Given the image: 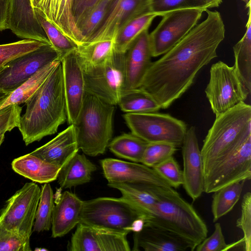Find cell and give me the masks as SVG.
<instances>
[{
    "label": "cell",
    "instance_id": "6da1fadb",
    "mask_svg": "<svg viewBox=\"0 0 251 251\" xmlns=\"http://www.w3.org/2000/svg\"><path fill=\"white\" fill-rule=\"evenodd\" d=\"M206 18L197 24L178 43L151 62L139 88L150 94L161 109L169 107L193 84L199 71L217 56L225 27L217 11H205Z\"/></svg>",
    "mask_w": 251,
    "mask_h": 251
},
{
    "label": "cell",
    "instance_id": "d6986e66",
    "mask_svg": "<svg viewBox=\"0 0 251 251\" xmlns=\"http://www.w3.org/2000/svg\"><path fill=\"white\" fill-rule=\"evenodd\" d=\"M76 50L70 52L61 60L69 125L76 122L85 92L83 70Z\"/></svg>",
    "mask_w": 251,
    "mask_h": 251
},
{
    "label": "cell",
    "instance_id": "30bf717a",
    "mask_svg": "<svg viewBox=\"0 0 251 251\" xmlns=\"http://www.w3.org/2000/svg\"><path fill=\"white\" fill-rule=\"evenodd\" d=\"M41 194V188L28 182L12 195L0 212V224L7 229L30 238Z\"/></svg>",
    "mask_w": 251,
    "mask_h": 251
},
{
    "label": "cell",
    "instance_id": "7c38bea8",
    "mask_svg": "<svg viewBox=\"0 0 251 251\" xmlns=\"http://www.w3.org/2000/svg\"><path fill=\"white\" fill-rule=\"evenodd\" d=\"M58 59L50 44L14 59L0 69V89L11 93L40 69Z\"/></svg>",
    "mask_w": 251,
    "mask_h": 251
},
{
    "label": "cell",
    "instance_id": "f546056e",
    "mask_svg": "<svg viewBox=\"0 0 251 251\" xmlns=\"http://www.w3.org/2000/svg\"><path fill=\"white\" fill-rule=\"evenodd\" d=\"M61 60H56L46 65L19 87L12 91L0 106V109L11 104L20 105L26 100L44 82Z\"/></svg>",
    "mask_w": 251,
    "mask_h": 251
},
{
    "label": "cell",
    "instance_id": "9a60e30c",
    "mask_svg": "<svg viewBox=\"0 0 251 251\" xmlns=\"http://www.w3.org/2000/svg\"><path fill=\"white\" fill-rule=\"evenodd\" d=\"M34 10L50 22L78 47L84 39L75 20V12L84 0H30Z\"/></svg>",
    "mask_w": 251,
    "mask_h": 251
},
{
    "label": "cell",
    "instance_id": "8992f818",
    "mask_svg": "<svg viewBox=\"0 0 251 251\" xmlns=\"http://www.w3.org/2000/svg\"><path fill=\"white\" fill-rule=\"evenodd\" d=\"M115 105L85 91L83 104L74 125L79 149L87 155L103 154L112 138Z\"/></svg>",
    "mask_w": 251,
    "mask_h": 251
},
{
    "label": "cell",
    "instance_id": "f907efd6",
    "mask_svg": "<svg viewBox=\"0 0 251 251\" xmlns=\"http://www.w3.org/2000/svg\"><path fill=\"white\" fill-rule=\"evenodd\" d=\"M244 1L246 4V7L251 4V0H241Z\"/></svg>",
    "mask_w": 251,
    "mask_h": 251
},
{
    "label": "cell",
    "instance_id": "2e32d148",
    "mask_svg": "<svg viewBox=\"0 0 251 251\" xmlns=\"http://www.w3.org/2000/svg\"><path fill=\"white\" fill-rule=\"evenodd\" d=\"M70 251H129L126 235L78 224L68 246Z\"/></svg>",
    "mask_w": 251,
    "mask_h": 251
},
{
    "label": "cell",
    "instance_id": "ac0fdd59",
    "mask_svg": "<svg viewBox=\"0 0 251 251\" xmlns=\"http://www.w3.org/2000/svg\"><path fill=\"white\" fill-rule=\"evenodd\" d=\"M100 165L108 183L142 184L172 187L154 169L142 163L108 158L101 160Z\"/></svg>",
    "mask_w": 251,
    "mask_h": 251
},
{
    "label": "cell",
    "instance_id": "ffe728a7",
    "mask_svg": "<svg viewBox=\"0 0 251 251\" xmlns=\"http://www.w3.org/2000/svg\"><path fill=\"white\" fill-rule=\"evenodd\" d=\"M152 57L149 33L147 29L138 35L125 53L121 92L140 87L151 65Z\"/></svg>",
    "mask_w": 251,
    "mask_h": 251
},
{
    "label": "cell",
    "instance_id": "ba28073f",
    "mask_svg": "<svg viewBox=\"0 0 251 251\" xmlns=\"http://www.w3.org/2000/svg\"><path fill=\"white\" fill-rule=\"evenodd\" d=\"M205 93L216 117L245 102L250 96L234 66H229L222 61L211 66Z\"/></svg>",
    "mask_w": 251,
    "mask_h": 251
},
{
    "label": "cell",
    "instance_id": "8d00e7d4",
    "mask_svg": "<svg viewBox=\"0 0 251 251\" xmlns=\"http://www.w3.org/2000/svg\"><path fill=\"white\" fill-rule=\"evenodd\" d=\"M48 44H50L24 39L13 43L0 45V68L14 59Z\"/></svg>",
    "mask_w": 251,
    "mask_h": 251
},
{
    "label": "cell",
    "instance_id": "5bb4252c",
    "mask_svg": "<svg viewBox=\"0 0 251 251\" xmlns=\"http://www.w3.org/2000/svg\"><path fill=\"white\" fill-rule=\"evenodd\" d=\"M149 12H151L150 0H111L102 21L85 44L114 40L118 32L129 21Z\"/></svg>",
    "mask_w": 251,
    "mask_h": 251
},
{
    "label": "cell",
    "instance_id": "f6af8a7d",
    "mask_svg": "<svg viewBox=\"0 0 251 251\" xmlns=\"http://www.w3.org/2000/svg\"><path fill=\"white\" fill-rule=\"evenodd\" d=\"M9 2L0 0V31L7 29V20Z\"/></svg>",
    "mask_w": 251,
    "mask_h": 251
},
{
    "label": "cell",
    "instance_id": "b9f144b4",
    "mask_svg": "<svg viewBox=\"0 0 251 251\" xmlns=\"http://www.w3.org/2000/svg\"><path fill=\"white\" fill-rule=\"evenodd\" d=\"M152 168L164 178L172 187L177 188L182 185V171L173 156Z\"/></svg>",
    "mask_w": 251,
    "mask_h": 251
},
{
    "label": "cell",
    "instance_id": "cb8c5ba5",
    "mask_svg": "<svg viewBox=\"0 0 251 251\" xmlns=\"http://www.w3.org/2000/svg\"><path fill=\"white\" fill-rule=\"evenodd\" d=\"M83 201L75 194L63 192L54 205L51 221V237H62L80 222Z\"/></svg>",
    "mask_w": 251,
    "mask_h": 251
},
{
    "label": "cell",
    "instance_id": "e575fe53",
    "mask_svg": "<svg viewBox=\"0 0 251 251\" xmlns=\"http://www.w3.org/2000/svg\"><path fill=\"white\" fill-rule=\"evenodd\" d=\"M35 13L41 26L50 44L58 53L61 60L70 52L78 49L77 45L68 38L39 12Z\"/></svg>",
    "mask_w": 251,
    "mask_h": 251
},
{
    "label": "cell",
    "instance_id": "f35d334b",
    "mask_svg": "<svg viewBox=\"0 0 251 251\" xmlns=\"http://www.w3.org/2000/svg\"><path fill=\"white\" fill-rule=\"evenodd\" d=\"M150 4L151 12L158 16L181 9H207L204 0H150Z\"/></svg>",
    "mask_w": 251,
    "mask_h": 251
},
{
    "label": "cell",
    "instance_id": "83f0119b",
    "mask_svg": "<svg viewBox=\"0 0 251 251\" xmlns=\"http://www.w3.org/2000/svg\"><path fill=\"white\" fill-rule=\"evenodd\" d=\"M118 104L126 113L156 112L161 109L150 94L139 88L122 91Z\"/></svg>",
    "mask_w": 251,
    "mask_h": 251
},
{
    "label": "cell",
    "instance_id": "7a4b0ae2",
    "mask_svg": "<svg viewBox=\"0 0 251 251\" xmlns=\"http://www.w3.org/2000/svg\"><path fill=\"white\" fill-rule=\"evenodd\" d=\"M25 103L18 128L26 146L55 133L67 120L61 60Z\"/></svg>",
    "mask_w": 251,
    "mask_h": 251
},
{
    "label": "cell",
    "instance_id": "836d02e7",
    "mask_svg": "<svg viewBox=\"0 0 251 251\" xmlns=\"http://www.w3.org/2000/svg\"><path fill=\"white\" fill-rule=\"evenodd\" d=\"M54 205L51 187L49 183H44L41 188L40 198L35 215L33 231L41 232L48 231L51 228Z\"/></svg>",
    "mask_w": 251,
    "mask_h": 251
},
{
    "label": "cell",
    "instance_id": "52a82bcc",
    "mask_svg": "<svg viewBox=\"0 0 251 251\" xmlns=\"http://www.w3.org/2000/svg\"><path fill=\"white\" fill-rule=\"evenodd\" d=\"M124 118L131 133L148 143H167L178 147L187 130L183 121L168 114L126 113Z\"/></svg>",
    "mask_w": 251,
    "mask_h": 251
},
{
    "label": "cell",
    "instance_id": "4316f807",
    "mask_svg": "<svg viewBox=\"0 0 251 251\" xmlns=\"http://www.w3.org/2000/svg\"><path fill=\"white\" fill-rule=\"evenodd\" d=\"M248 8V20L246 32L233 47L234 64L237 74L245 89L250 95L251 92V6Z\"/></svg>",
    "mask_w": 251,
    "mask_h": 251
},
{
    "label": "cell",
    "instance_id": "f1b7e54d",
    "mask_svg": "<svg viewBox=\"0 0 251 251\" xmlns=\"http://www.w3.org/2000/svg\"><path fill=\"white\" fill-rule=\"evenodd\" d=\"M246 181L235 182L213 192L211 203L213 222L232 210L241 197Z\"/></svg>",
    "mask_w": 251,
    "mask_h": 251
},
{
    "label": "cell",
    "instance_id": "5b68a950",
    "mask_svg": "<svg viewBox=\"0 0 251 251\" xmlns=\"http://www.w3.org/2000/svg\"><path fill=\"white\" fill-rule=\"evenodd\" d=\"M146 219L142 211L125 198L100 197L83 201L79 224L127 235L142 229Z\"/></svg>",
    "mask_w": 251,
    "mask_h": 251
},
{
    "label": "cell",
    "instance_id": "816d5d0a",
    "mask_svg": "<svg viewBox=\"0 0 251 251\" xmlns=\"http://www.w3.org/2000/svg\"><path fill=\"white\" fill-rule=\"evenodd\" d=\"M8 0L9 2H10V0Z\"/></svg>",
    "mask_w": 251,
    "mask_h": 251
},
{
    "label": "cell",
    "instance_id": "d6a6232c",
    "mask_svg": "<svg viewBox=\"0 0 251 251\" xmlns=\"http://www.w3.org/2000/svg\"><path fill=\"white\" fill-rule=\"evenodd\" d=\"M114 40L109 39L78 47L77 53L81 63L90 66L100 64L108 59L114 50Z\"/></svg>",
    "mask_w": 251,
    "mask_h": 251
},
{
    "label": "cell",
    "instance_id": "7dc6e473",
    "mask_svg": "<svg viewBox=\"0 0 251 251\" xmlns=\"http://www.w3.org/2000/svg\"><path fill=\"white\" fill-rule=\"evenodd\" d=\"M207 8L217 7L222 2L223 0H204Z\"/></svg>",
    "mask_w": 251,
    "mask_h": 251
},
{
    "label": "cell",
    "instance_id": "ab89813d",
    "mask_svg": "<svg viewBox=\"0 0 251 251\" xmlns=\"http://www.w3.org/2000/svg\"><path fill=\"white\" fill-rule=\"evenodd\" d=\"M31 250L30 238L11 231L0 224V251Z\"/></svg>",
    "mask_w": 251,
    "mask_h": 251
},
{
    "label": "cell",
    "instance_id": "3957f363",
    "mask_svg": "<svg viewBox=\"0 0 251 251\" xmlns=\"http://www.w3.org/2000/svg\"><path fill=\"white\" fill-rule=\"evenodd\" d=\"M156 201L145 225L182 239L194 251L208 234L207 226L194 206L173 187L153 186Z\"/></svg>",
    "mask_w": 251,
    "mask_h": 251
},
{
    "label": "cell",
    "instance_id": "ee69618b",
    "mask_svg": "<svg viewBox=\"0 0 251 251\" xmlns=\"http://www.w3.org/2000/svg\"><path fill=\"white\" fill-rule=\"evenodd\" d=\"M228 245L226 243L221 224L216 223L212 234L206 237L195 249L197 251H226Z\"/></svg>",
    "mask_w": 251,
    "mask_h": 251
},
{
    "label": "cell",
    "instance_id": "60d3db41",
    "mask_svg": "<svg viewBox=\"0 0 251 251\" xmlns=\"http://www.w3.org/2000/svg\"><path fill=\"white\" fill-rule=\"evenodd\" d=\"M236 226L240 228L244 234V250L251 251V193H246L241 202V213L237 219Z\"/></svg>",
    "mask_w": 251,
    "mask_h": 251
},
{
    "label": "cell",
    "instance_id": "603a6c76",
    "mask_svg": "<svg viewBox=\"0 0 251 251\" xmlns=\"http://www.w3.org/2000/svg\"><path fill=\"white\" fill-rule=\"evenodd\" d=\"M134 251H185L188 245L175 235L158 227L145 225L140 231L134 232Z\"/></svg>",
    "mask_w": 251,
    "mask_h": 251
},
{
    "label": "cell",
    "instance_id": "e0dca14e",
    "mask_svg": "<svg viewBox=\"0 0 251 251\" xmlns=\"http://www.w3.org/2000/svg\"><path fill=\"white\" fill-rule=\"evenodd\" d=\"M182 147L183 160L182 186L187 195L194 201L204 192L203 164L196 128L187 129Z\"/></svg>",
    "mask_w": 251,
    "mask_h": 251
},
{
    "label": "cell",
    "instance_id": "c3c4849f",
    "mask_svg": "<svg viewBox=\"0 0 251 251\" xmlns=\"http://www.w3.org/2000/svg\"><path fill=\"white\" fill-rule=\"evenodd\" d=\"M10 94V92H8L0 89V106L5 101Z\"/></svg>",
    "mask_w": 251,
    "mask_h": 251
},
{
    "label": "cell",
    "instance_id": "8fae6325",
    "mask_svg": "<svg viewBox=\"0 0 251 251\" xmlns=\"http://www.w3.org/2000/svg\"><path fill=\"white\" fill-rule=\"evenodd\" d=\"M205 10L202 8H186L167 12L155 28L149 33L152 57L163 55L197 24Z\"/></svg>",
    "mask_w": 251,
    "mask_h": 251
},
{
    "label": "cell",
    "instance_id": "7bdbcfd3",
    "mask_svg": "<svg viewBox=\"0 0 251 251\" xmlns=\"http://www.w3.org/2000/svg\"><path fill=\"white\" fill-rule=\"evenodd\" d=\"M22 110L18 104L9 105L0 109V135L18 127Z\"/></svg>",
    "mask_w": 251,
    "mask_h": 251
},
{
    "label": "cell",
    "instance_id": "7402d4cb",
    "mask_svg": "<svg viewBox=\"0 0 251 251\" xmlns=\"http://www.w3.org/2000/svg\"><path fill=\"white\" fill-rule=\"evenodd\" d=\"M79 149L75 127L70 125L50 141L30 153L61 168Z\"/></svg>",
    "mask_w": 251,
    "mask_h": 251
},
{
    "label": "cell",
    "instance_id": "9c48e42d",
    "mask_svg": "<svg viewBox=\"0 0 251 251\" xmlns=\"http://www.w3.org/2000/svg\"><path fill=\"white\" fill-rule=\"evenodd\" d=\"M125 55L114 50L108 59L98 65L80 62L85 91L110 104H118L123 82Z\"/></svg>",
    "mask_w": 251,
    "mask_h": 251
},
{
    "label": "cell",
    "instance_id": "bcb514c9",
    "mask_svg": "<svg viewBox=\"0 0 251 251\" xmlns=\"http://www.w3.org/2000/svg\"><path fill=\"white\" fill-rule=\"evenodd\" d=\"M99 0H84L76 8L75 12L76 24L82 15Z\"/></svg>",
    "mask_w": 251,
    "mask_h": 251
},
{
    "label": "cell",
    "instance_id": "484cf974",
    "mask_svg": "<svg viewBox=\"0 0 251 251\" xmlns=\"http://www.w3.org/2000/svg\"><path fill=\"white\" fill-rule=\"evenodd\" d=\"M96 166L84 154L76 153L61 168L57 181L63 189L71 188L89 182Z\"/></svg>",
    "mask_w": 251,
    "mask_h": 251
},
{
    "label": "cell",
    "instance_id": "4dcf8cb0",
    "mask_svg": "<svg viewBox=\"0 0 251 251\" xmlns=\"http://www.w3.org/2000/svg\"><path fill=\"white\" fill-rule=\"evenodd\" d=\"M158 15L149 12L138 16L126 24L114 39V50L125 53L133 42L144 30L148 29L153 19Z\"/></svg>",
    "mask_w": 251,
    "mask_h": 251
},
{
    "label": "cell",
    "instance_id": "4fadbf2b",
    "mask_svg": "<svg viewBox=\"0 0 251 251\" xmlns=\"http://www.w3.org/2000/svg\"><path fill=\"white\" fill-rule=\"evenodd\" d=\"M251 178V138L218 164L204 178V192L209 194L235 182Z\"/></svg>",
    "mask_w": 251,
    "mask_h": 251
},
{
    "label": "cell",
    "instance_id": "277c9868",
    "mask_svg": "<svg viewBox=\"0 0 251 251\" xmlns=\"http://www.w3.org/2000/svg\"><path fill=\"white\" fill-rule=\"evenodd\" d=\"M251 138V106L242 102L216 117L201 149L204 177Z\"/></svg>",
    "mask_w": 251,
    "mask_h": 251
},
{
    "label": "cell",
    "instance_id": "1f68e13d",
    "mask_svg": "<svg viewBox=\"0 0 251 251\" xmlns=\"http://www.w3.org/2000/svg\"><path fill=\"white\" fill-rule=\"evenodd\" d=\"M147 144L132 133H124L114 138L108 147L119 157L141 163Z\"/></svg>",
    "mask_w": 251,
    "mask_h": 251
},
{
    "label": "cell",
    "instance_id": "74e56055",
    "mask_svg": "<svg viewBox=\"0 0 251 251\" xmlns=\"http://www.w3.org/2000/svg\"><path fill=\"white\" fill-rule=\"evenodd\" d=\"M176 150L177 147L170 143H148L141 163L153 168L173 156Z\"/></svg>",
    "mask_w": 251,
    "mask_h": 251
},
{
    "label": "cell",
    "instance_id": "d590c367",
    "mask_svg": "<svg viewBox=\"0 0 251 251\" xmlns=\"http://www.w3.org/2000/svg\"><path fill=\"white\" fill-rule=\"evenodd\" d=\"M111 1L99 0L76 23L77 26L84 39L83 45L87 43L101 23Z\"/></svg>",
    "mask_w": 251,
    "mask_h": 251
},
{
    "label": "cell",
    "instance_id": "d4e9b609",
    "mask_svg": "<svg viewBox=\"0 0 251 251\" xmlns=\"http://www.w3.org/2000/svg\"><path fill=\"white\" fill-rule=\"evenodd\" d=\"M11 166L20 175L34 182L44 184L57 179L61 169L31 153L14 159Z\"/></svg>",
    "mask_w": 251,
    "mask_h": 251
},
{
    "label": "cell",
    "instance_id": "681fc988",
    "mask_svg": "<svg viewBox=\"0 0 251 251\" xmlns=\"http://www.w3.org/2000/svg\"><path fill=\"white\" fill-rule=\"evenodd\" d=\"M4 139V134L0 135V147Z\"/></svg>",
    "mask_w": 251,
    "mask_h": 251
},
{
    "label": "cell",
    "instance_id": "44dd1931",
    "mask_svg": "<svg viewBox=\"0 0 251 251\" xmlns=\"http://www.w3.org/2000/svg\"><path fill=\"white\" fill-rule=\"evenodd\" d=\"M7 29L20 38L50 44L30 0H10Z\"/></svg>",
    "mask_w": 251,
    "mask_h": 251
},
{
    "label": "cell",
    "instance_id": "f5cc1de1",
    "mask_svg": "<svg viewBox=\"0 0 251 251\" xmlns=\"http://www.w3.org/2000/svg\"></svg>",
    "mask_w": 251,
    "mask_h": 251
}]
</instances>
